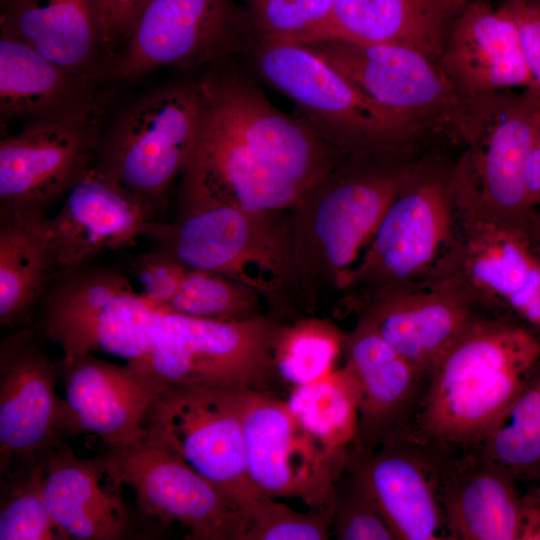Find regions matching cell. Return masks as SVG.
<instances>
[{
	"instance_id": "15",
	"label": "cell",
	"mask_w": 540,
	"mask_h": 540,
	"mask_svg": "<svg viewBox=\"0 0 540 540\" xmlns=\"http://www.w3.org/2000/svg\"><path fill=\"white\" fill-rule=\"evenodd\" d=\"M243 423L248 473L260 495L331 506L348 455L323 445L276 393L246 391Z\"/></svg>"
},
{
	"instance_id": "28",
	"label": "cell",
	"mask_w": 540,
	"mask_h": 540,
	"mask_svg": "<svg viewBox=\"0 0 540 540\" xmlns=\"http://www.w3.org/2000/svg\"><path fill=\"white\" fill-rule=\"evenodd\" d=\"M514 480L483 454L446 480L441 492L449 539L518 540L523 497Z\"/></svg>"
},
{
	"instance_id": "5",
	"label": "cell",
	"mask_w": 540,
	"mask_h": 540,
	"mask_svg": "<svg viewBox=\"0 0 540 540\" xmlns=\"http://www.w3.org/2000/svg\"><path fill=\"white\" fill-rule=\"evenodd\" d=\"M240 55L349 155L412 156L425 137L304 43L253 35Z\"/></svg>"
},
{
	"instance_id": "32",
	"label": "cell",
	"mask_w": 540,
	"mask_h": 540,
	"mask_svg": "<svg viewBox=\"0 0 540 540\" xmlns=\"http://www.w3.org/2000/svg\"><path fill=\"white\" fill-rule=\"evenodd\" d=\"M344 338L345 331L317 316L280 324L273 342L278 384L290 390L337 369V360L343 355Z\"/></svg>"
},
{
	"instance_id": "36",
	"label": "cell",
	"mask_w": 540,
	"mask_h": 540,
	"mask_svg": "<svg viewBox=\"0 0 540 540\" xmlns=\"http://www.w3.org/2000/svg\"><path fill=\"white\" fill-rule=\"evenodd\" d=\"M240 540H327L331 537V506L300 512L276 498L259 496L241 509Z\"/></svg>"
},
{
	"instance_id": "21",
	"label": "cell",
	"mask_w": 540,
	"mask_h": 540,
	"mask_svg": "<svg viewBox=\"0 0 540 540\" xmlns=\"http://www.w3.org/2000/svg\"><path fill=\"white\" fill-rule=\"evenodd\" d=\"M67 436L99 438L108 448L125 447L146 435L145 421L158 389L141 372L94 354L63 357Z\"/></svg>"
},
{
	"instance_id": "38",
	"label": "cell",
	"mask_w": 540,
	"mask_h": 540,
	"mask_svg": "<svg viewBox=\"0 0 540 540\" xmlns=\"http://www.w3.org/2000/svg\"><path fill=\"white\" fill-rule=\"evenodd\" d=\"M257 37L303 42L328 17L333 0H244Z\"/></svg>"
},
{
	"instance_id": "35",
	"label": "cell",
	"mask_w": 540,
	"mask_h": 540,
	"mask_svg": "<svg viewBox=\"0 0 540 540\" xmlns=\"http://www.w3.org/2000/svg\"><path fill=\"white\" fill-rule=\"evenodd\" d=\"M261 294L221 274L187 269L167 310L200 318L242 321L265 313Z\"/></svg>"
},
{
	"instance_id": "22",
	"label": "cell",
	"mask_w": 540,
	"mask_h": 540,
	"mask_svg": "<svg viewBox=\"0 0 540 540\" xmlns=\"http://www.w3.org/2000/svg\"><path fill=\"white\" fill-rule=\"evenodd\" d=\"M437 62L464 96L532 85L516 25L503 5L468 2L452 18Z\"/></svg>"
},
{
	"instance_id": "33",
	"label": "cell",
	"mask_w": 540,
	"mask_h": 540,
	"mask_svg": "<svg viewBox=\"0 0 540 540\" xmlns=\"http://www.w3.org/2000/svg\"><path fill=\"white\" fill-rule=\"evenodd\" d=\"M483 455L515 479L540 476V362L499 424L484 438Z\"/></svg>"
},
{
	"instance_id": "34",
	"label": "cell",
	"mask_w": 540,
	"mask_h": 540,
	"mask_svg": "<svg viewBox=\"0 0 540 540\" xmlns=\"http://www.w3.org/2000/svg\"><path fill=\"white\" fill-rule=\"evenodd\" d=\"M45 457L0 474V540H66L44 497Z\"/></svg>"
},
{
	"instance_id": "8",
	"label": "cell",
	"mask_w": 540,
	"mask_h": 540,
	"mask_svg": "<svg viewBox=\"0 0 540 540\" xmlns=\"http://www.w3.org/2000/svg\"><path fill=\"white\" fill-rule=\"evenodd\" d=\"M540 127V101L494 91L462 98L454 140L465 147L451 165L457 200L516 220L528 212L527 165Z\"/></svg>"
},
{
	"instance_id": "43",
	"label": "cell",
	"mask_w": 540,
	"mask_h": 540,
	"mask_svg": "<svg viewBox=\"0 0 540 540\" xmlns=\"http://www.w3.org/2000/svg\"><path fill=\"white\" fill-rule=\"evenodd\" d=\"M528 202L532 205L540 201V127L536 134L527 165Z\"/></svg>"
},
{
	"instance_id": "46",
	"label": "cell",
	"mask_w": 540,
	"mask_h": 540,
	"mask_svg": "<svg viewBox=\"0 0 540 540\" xmlns=\"http://www.w3.org/2000/svg\"><path fill=\"white\" fill-rule=\"evenodd\" d=\"M529 240H530V239H529ZM530 242H531V244H532V246H533L535 252H536L537 255L540 257V243H539V244H536V243L532 242L531 240H530Z\"/></svg>"
},
{
	"instance_id": "6",
	"label": "cell",
	"mask_w": 540,
	"mask_h": 540,
	"mask_svg": "<svg viewBox=\"0 0 540 540\" xmlns=\"http://www.w3.org/2000/svg\"><path fill=\"white\" fill-rule=\"evenodd\" d=\"M457 224L451 166L431 155L413 158L369 247L347 274L339 305L348 309L425 281L451 245Z\"/></svg>"
},
{
	"instance_id": "14",
	"label": "cell",
	"mask_w": 540,
	"mask_h": 540,
	"mask_svg": "<svg viewBox=\"0 0 540 540\" xmlns=\"http://www.w3.org/2000/svg\"><path fill=\"white\" fill-rule=\"evenodd\" d=\"M253 35L234 0H147L106 75L125 81L164 67L204 70L240 55Z\"/></svg>"
},
{
	"instance_id": "44",
	"label": "cell",
	"mask_w": 540,
	"mask_h": 540,
	"mask_svg": "<svg viewBox=\"0 0 540 540\" xmlns=\"http://www.w3.org/2000/svg\"><path fill=\"white\" fill-rule=\"evenodd\" d=\"M471 0H446L451 18H453Z\"/></svg>"
},
{
	"instance_id": "40",
	"label": "cell",
	"mask_w": 540,
	"mask_h": 540,
	"mask_svg": "<svg viewBox=\"0 0 540 540\" xmlns=\"http://www.w3.org/2000/svg\"><path fill=\"white\" fill-rule=\"evenodd\" d=\"M147 0H92L107 65L125 46Z\"/></svg>"
},
{
	"instance_id": "45",
	"label": "cell",
	"mask_w": 540,
	"mask_h": 540,
	"mask_svg": "<svg viewBox=\"0 0 540 540\" xmlns=\"http://www.w3.org/2000/svg\"><path fill=\"white\" fill-rule=\"evenodd\" d=\"M538 480H539V486L536 489V491L533 493V495L540 502V476L538 477Z\"/></svg>"
},
{
	"instance_id": "16",
	"label": "cell",
	"mask_w": 540,
	"mask_h": 540,
	"mask_svg": "<svg viewBox=\"0 0 540 540\" xmlns=\"http://www.w3.org/2000/svg\"><path fill=\"white\" fill-rule=\"evenodd\" d=\"M304 44L424 136L436 132L453 138L463 95L437 61L401 45L336 39Z\"/></svg>"
},
{
	"instance_id": "39",
	"label": "cell",
	"mask_w": 540,
	"mask_h": 540,
	"mask_svg": "<svg viewBox=\"0 0 540 540\" xmlns=\"http://www.w3.org/2000/svg\"><path fill=\"white\" fill-rule=\"evenodd\" d=\"M187 269L174 257L156 248L140 253L132 262V273L140 285V292L166 310Z\"/></svg>"
},
{
	"instance_id": "27",
	"label": "cell",
	"mask_w": 540,
	"mask_h": 540,
	"mask_svg": "<svg viewBox=\"0 0 540 540\" xmlns=\"http://www.w3.org/2000/svg\"><path fill=\"white\" fill-rule=\"evenodd\" d=\"M451 20L446 0H333L326 20L300 43L401 45L438 61Z\"/></svg>"
},
{
	"instance_id": "2",
	"label": "cell",
	"mask_w": 540,
	"mask_h": 540,
	"mask_svg": "<svg viewBox=\"0 0 540 540\" xmlns=\"http://www.w3.org/2000/svg\"><path fill=\"white\" fill-rule=\"evenodd\" d=\"M176 217L151 220L143 237L193 270L224 275L257 290L281 319L298 312L287 212L241 208L186 168L179 180Z\"/></svg>"
},
{
	"instance_id": "24",
	"label": "cell",
	"mask_w": 540,
	"mask_h": 540,
	"mask_svg": "<svg viewBox=\"0 0 540 540\" xmlns=\"http://www.w3.org/2000/svg\"><path fill=\"white\" fill-rule=\"evenodd\" d=\"M346 467L363 482L396 540L443 539L442 492L400 434L371 449L351 448Z\"/></svg>"
},
{
	"instance_id": "19",
	"label": "cell",
	"mask_w": 540,
	"mask_h": 540,
	"mask_svg": "<svg viewBox=\"0 0 540 540\" xmlns=\"http://www.w3.org/2000/svg\"><path fill=\"white\" fill-rule=\"evenodd\" d=\"M474 307L449 282L427 279L367 298L348 310L423 374L432 371L477 319Z\"/></svg>"
},
{
	"instance_id": "23",
	"label": "cell",
	"mask_w": 540,
	"mask_h": 540,
	"mask_svg": "<svg viewBox=\"0 0 540 540\" xmlns=\"http://www.w3.org/2000/svg\"><path fill=\"white\" fill-rule=\"evenodd\" d=\"M122 487L106 453L80 458L62 442L45 457L44 497L66 540L127 538L133 526Z\"/></svg>"
},
{
	"instance_id": "41",
	"label": "cell",
	"mask_w": 540,
	"mask_h": 540,
	"mask_svg": "<svg viewBox=\"0 0 540 540\" xmlns=\"http://www.w3.org/2000/svg\"><path fill=\"white\" fill-rule=\"evenodd\" d=\"M503 6L516 25L532 77V85L526 90L540 101V0H507Z\"/></svg>"
},
{
	"instance_id": "10",
	"label": "cell",
	"mask_w": 540,
	"mask_h": 540,
	"mask_svg": "<svg viewBox=\"0 0 540 540\" xmlns=\"http://www.w3.org/2000/svg\"><path fill=\"white\" fill-rule=\"evenodd\" d=\"M39 331L63 357L105 353L137 364L166 311L107 268H78L58 276L42 298Z\"/></svg>"
},
{
	"instance_id": "13",
	"label": "cell",
	"mask_w": 540,
	"mask_h": 540,
	"mask_svg": "<svg viewBox=\"0 0 540 540\" xmlns=\"http://www.w3.org/2000/svg\"><path fill=\"white\" fill-rule=\"evenodd\" d=\"M455 201L453 241L427 279L447 281L475 306L508 308L540 328V257L521 224Z\"/></svg>"
},
{
	"instance_id": "37",
	"label": "cell",
	"mask_w": 540,
	"mask_h": 540,
	"mask_svg": "<svg viewBox=\"0 0 540 540\" xmlns=\"http://www.w3.org/2000/svg\"><path fill=\"white\" fill-rule=\"evenodd\" d=\"M330 530L338 540H396L363 482L347 467L335 485Z\"/></svg>"
},
{
	"instance_id": "42",
	"label": "cell",
	"mask_w": 540,
	"mask_h": 540,
	"mask_svg": "<svg viewBox=\"0 0 540 540\" xmlns=\"http://www.w3.org/2000/svg\"><path fill=\"white\" fill-rule=\"evenodd\" d=\"M518 540H540V502L533 494L523 496Z\"/></svg>"
},
{
	"instance_id": "31",
	"label": "cell",
	"mask_w": 540,
	"mask_h": 540,
	"mask_svg": "<svg viewBox=\"0 0 540 540\" xmlns=\"http://www.w3.org/2000/svg\"><path fill=\"white\" fill-rule=\"evenodd\" d=\"M286 401L299 422L323 445L348 455L358 433L360 393L345 364L322 378L290 389Z\"/></svg>"
},
{
	"instance_id": "26",
	"label": "cell",
	"mask_w": 540,
	"mask_h": 540,
	"mask_svg": "<svg viewBox=\"0 0 540 540\" xmlns=\"http://www.w3.org/2000/svg\"><path fill=\"white\" fill-rule=\"evenodd\" d=\"M344 364L360 393L359 427L352 448L371 449L400 434L404 413L421 373L368 325L345 331Z\"/></svg>"
},
{
	"instance_id": "20",
	"label": "cell",
	"mask_w": 540,
	"mask_h": 540,
	"mask_svg": "<svg viewBox=\"0 0 540 540\" xmlns=\"http://www.w3.org/2000/svg\"><path fill=\"white\" fill-rule=\"evenodd\" d=\"M155 213L110 173L91 165L46 218L58 276L81 268L103 250L118 249L143 236Z\"/></svg>"
},
{
	"instance_id": "9",
	"label": "cell",
	"mask_w": 540,
	"mask_h": 540,
	"mask_svg": "<svg viewBox=\"0 0 540 540\" xmlns=\"http://www.w3.org/2000/svg\"><path fill=\"white\" fill-rule=\"evenodd\" d=\"M201 117L197 78L154 88L115 115L101 136L96 165L156 213L190 161Z\"/></svg>"
},
{
	"instance_id": "25",
	"label": "cell",
	"mask_w": 540,
	"mask_h": 540,
	"mask_svg": "<svg viewBox=\"0 0 540 540\" xmlns=\"http://www.w3.org/2000/svg\"><path fill=\"white\" fill-rule=\"evenodd\" d=\"M0 34L79 78H107L92 0H1Z\"/></svg>"
},
{
	"instance_id": "7",
	"label": "cell",
	"mask_w": 540,
	"mask_h": 540,
	"mask_svg": "<svg viewBox=\"0 0 540 540\" xmlns=\"http://www.w3.org/2000/svg\"><path fill=\"white\" fill-rule=\"evenodd\" d=\"M280 324L267 312L223 321L166 310L147 354L130 366L158 390L201 386L275 393L273 342Z\"/></svg>"
},
{
	"instance_id": "12",
	"label": "cell",
	"mask_w": 540,
	"mask_h": 540,
	"mask_svg": "<svg viewBox=\"0 0 540 540\" xmlns=\"http://www.w3.org/2000/svg\"><path fill=\"white\" fill-rule=\"evenodd\" d=\"M245 392L166 386L157 391L145 421L148 438L176 453L238 509L261 496L247 467Z\"/></svg>"
},
{
	"instance_id": "11",
	"label": "cell",
	"mask_w": 540,
	"mask_h": 540,
	"mask_svg": "<svg viewBox=\"0 0 540 540\" xmlns=\"http://www.w3.org/2000/svg\"><path fill=\"white\" fill-rule=\"evenodd\" d=\"M109 98L96 92L0 141V212L46 215L91 166Z\"/></svg>"
},
{
	"instance_id": "17",
	"label": "cell",
	"mask_w": 540,
	"mask_h": 540,
	"mask_svg": "<svg viewBox=\"0 0 540 540\" xmlns=\"http://www.w3.org/2000/svg\"><path fill=\"white\" fill-rule=\"evenodd\" d=\"M112 472L138 507L196 540H240L242 511L176 453L146 435L106 452Z\"/></svg>"
},
{
	"instance_id": "3",
	"label": "cell",
	"mask_w": 540,
	"mask_h": 540,
	"mask_svg": "<svg viewBox=\"0 0 540 540\" xmlns=\"http://www.w3.org/2000/svg\"><path fill=\"white\" fill-rule=\"evenodd\" d=\"M413 156L351 155L287 212L298 302L305 318L339 297L351 264L372 240Z\"/></svg>"
},
{
	"instance_id": "29",
	"label": "cell",
	"mask_w": 540,
	"mask_h": 540,
	"mask_svg": "<svg viewBox=\"0 0 540 540\" xmlns=\"http://www.w3.org/2000/svg\"><path fill=\"white\" fill-rule=\"evenodd\" d=\"M46 215L0 212V324L28 322L58 270Z\"/></svg>"
},
{
	"instance_id": "1",
	"label": "cell",
	"mask_w": 540,
	"mask_h": 540,
	"mask_svg": "<svg viewBox=\"0 0 540 540\" xmlns=\"http://www.w3.org/2000/svg\"><path fill=\"white\" fill-rule=\"evenodd\" d=\"M234 60L197 77L202 117L187 168L241 208L288 212L350 155L304 117L277 109Z\"/></svg>"
},
{
	"instance_id": "18",
	"label": "cell",
	"mask_w": 540,
	"mask_h": 540,
	"mask_svg": "<svg viewBox=\"0 0 540 540\" xmlns=\"http://www.w3.org/2000/svg\"><path fill=\"white\" fill-rule=\"evenodd\" d=\"M58 376L59 364L33 329L22 328L1 341L0 474L46 456L68 437Z\"/></svg>"
},
{
	"instance_id": "4",
	"label": "cell",
	"mask_w": 540,
	"mask_h": 540,
	"mask_svg": "<svg viewBox=\"0 0 540 540\" xmlns=\"http://www.w3.org/2000/svg\"><path fill=\"white\" fill-rule=\"evenodd\" d=\"M539 362L540 340L532 331L477 318L430 372L422 433L446 443L482 442Z\"/></svg>"
},
{
	"instance_id": "30",
	"label": "cell",
	"mask_w": 540,
	"mask_h": 540,
	"mask_svg": "<svg viewBox=\"0 0 540 540\" xmlns=\"http://www.w3.org/2000/svg\"><path fill=\"white\" fill-rule=\"evenodd\" d=\"M14 38L0 34V115L29 119L75 104L98 92Z\"/></svg>"
}]
</instances>
